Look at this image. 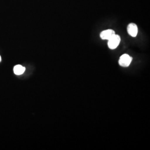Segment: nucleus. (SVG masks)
Masks as SVG:
<instances>
[{"instance_id": "f257e3e1", "label": "nucleus", "mask_w": 150, "mask_h": 150, "mask_svg": "<svg viewBox=\"0 0 150 150\" xmlns=\"http://www.w3.org/2000/svg\"><path fill=\"white\" fill-rule=\"evenodd\" d=\"M121 38L116 33L108 40V47L111 50H115L117 48L120 43Z\"/></svg>"}, {"instance_id": "f03ea898", "label": "nucleus", "mask_w": 150, "mask_h": 150, "mask_svg": "<svg viewBox=\"0 0 150 150\" xmlns=\"http://www.w3.org/2000/svg\"><path fill=\"white\" fill-rule=\"evenodd\" d=\"M132 60V58L130 56H129V54H123L120 57L118 63L121 66L123 67H127L129 66Z\"/></svg>"}, {"instance_id": "7ed1b4c3", "label": "nucleus", "mask_w": 150, "mask_h": 150, "mask_svg": "<svg viewBox=\"0 0 150 150\" xmlns=\"http://www.w3.org/2000/svg\"><path fill=\"white\" fill-rule=\"evenodd\" d=\"M127 32L129 35L131 37L135 38L137 35L138 33V27L136 24L134 23H131L127 26Z\"/></svg>"}, {"instance_id": "20e7f679", "label": "nucleus", "mask_w": 150, "mask_h": 150, "mask_svg": "<svg viewBox=\"0 0 150 150\" xmlns=\"http://www.w3.org/2000/svg\"><path fill=\"white\" fill-rule=\"evenodd\" d=\"M115 34V32L112 29H108L104 30L100 33V38L102 40H108Z\"/></svg>"}, {"instance_id": "39448f33", "label": "nucleus", "mask_w": 150, "mask_h": 150, "mask_svg": "<svg viewBox=\"0 0 150 150\" xmlns=\"http://www.w3.org/2000/svg\"><path fill=\"white\" fill-rule=\"evenodd\" d=\"M25 71V67H23L21 65H16L13 68L14 73L17 75H22Z\"/></svg>"}, {"instance_id": "423d86ee", "label": "nucleus", "mask_w": 150, "mask_h": 150, "mask_svg": "<svg viewBox=\"0 0 150 150\" xmlns=\"http://www.w3.org/2000/svg\"><path fill=\"white\" fill-rule=\"evenodd\" d=\"M1 56H0V62H1Z\"/></svg>"}]
</instances>
